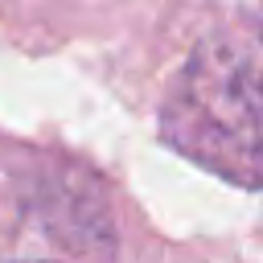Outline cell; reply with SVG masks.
I'll return each mask as SVG.
<instances>
[{
    "label": "cell",
    "instance_id": "6da1fadb",
    "mask_svg": "<svg viewBox=\"0 0 263 263\" xmlns=\"http://www.w3.org/2000/svg\"><path fill=\"white\" fill-rule=\"evenodd\" d=\"M160 140L238 189H263V12L201 33L164 103Z\"/></svg>",
    "mask_w": 263,
    "mask_h": 263
}]
</instances>
